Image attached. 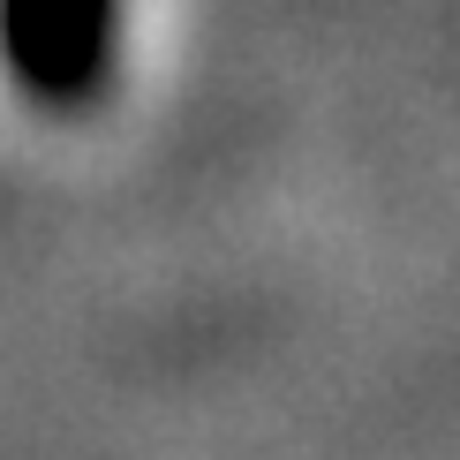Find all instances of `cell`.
I'll return each mask as SVG.
<instances>
[]
</instances>
